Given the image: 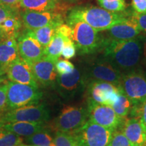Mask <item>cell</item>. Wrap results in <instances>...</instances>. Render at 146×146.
Here are the masks:
<instances>
[{
	"instance_id": "29",
	"label": "cell",
	"mask_w": 146,
	"mask_h": 146,
	"mask_svg": "<svg viewBox=\"0 0 146 146\" xmlns=\"http://www.w3.org/2000/svg\"><path fill=\"white\" fill-rule=\"evenodd\" d=\"M54 143L56 146H78L72 133L58 131L54 135Z\"/></svg>"
},
{
	"instance_id": "16",
	"label": "cell",
	"mask_w": 146,
	"mask_h": 146,
	"mask_svg": "<svg viewBox=\"0 0 146 146\" xmlns=\"http://www.w3.org/2000/svg\"><path fill=\"white\" fill-rule=\"evenodd\" d=\"M5 74L11 82L39 88V84L35 78L31 66L21 57L9 66Z\"/></svg>"
},
{
	"instance_id": "34",
	"label": "cell",
	"mask_w": 146,
	"mask_h": 146,
	"mask_svg": "<svg viewBox=\"0 0 146 146\" xmlns=\"http://www.w3.org/2000/svg\"><path fill=\"white\" fill-rule=\"evenodd\" d=\"M7 82L0 85V115L7 110Z\"/></svg>"
},
{
	"instance_id": "14",
	"label": "cell",
	"mask_w": 146,
	"mask_h": 146,
	"mask_svg": "<svg viewBox=\"0 0 146 146\" xmlns=\"http://www.w3.org/2000/svg\"><path fill=\"white\" fill-rule=\"evenodd\" d=\"M56 62H57L44 56L31 66L35 78L39 85L45 88L52 87L54 89L58 76L56 69Z\"/></svg>"
},
{
	"instance_id": "35",
	"label": "cell",
	"mask_w": 146,
	"mask_h": 146,
	"mask_svg": "<svg viewBox=\"0 0 146 146\" xmlns=\"http://www.w3.org/2000/svg\"><path fill=\"white\" fill-rule=\"evenodd\" d=\"M132 16L138 24L141 31L146 34V14H138L135 11H132Z\"/></svg>"
},
{
	"instance_id": "9",
	"label": "cell",
	"mask_w": 146,
	"mask_h": 146,
	"mask_svg": "<svg viewBox=\"0 0 146 146\" xmlns=\"http://www.w3.org/2000/svg\"><path fill=\"white\" fill-rule=\"evenodd\" d=\"M87 85L83 66L80 65L70 74L63 76L58 74L54 89L63 99L71 100L83 93Z\"/></svg>"
},
{
	"instance_id": "17",
	"label": "cell",
	"mask_w": 146,
	"mask_h": 146,
	"mask_svg": "<svg viewBox=\"0 0 146 146\" xmlns=\"http://www.w3.org/2000/svg\"><path fill=\"white\" fill-rule=\"evenodd\" d=\"M141 29L132 16L131 12L130 17L127 21L113 26L105 31L104 35L108 39L123 41L133 39L141 34Z\"/></svg>"
},
{
	"instance_id": "31",
	"label": "cell",
	"mask_w": 146,
	"mask_h": 146,
	"mask_svg": "<svg viewBox=\"0 0 146 146\" xmlns=\"http://www.w3.org/2000/svg\"><path fill=\"white\" fill-rule=\"evenodd\" d=\"M74 64L67 60H58L56 63V69L58 75H67L74 71Z\"/></svg>"
},
{
	"instance_id": "13",
	"label": "cell",
	"mask_w": 146,
	"mask_h": 146,
	"mask_svg": "<svg viewBox=\"0 0 146 146\" xmlns=\"http://www.w3.org/2000/svg\"><path fill=\"white\" fill-rule=\"evenodd\" d=\"M21 16L25 29H36L50 25H60L64 24V17L58 11L35 12L24 10L21 12Z\"/></svg>"
},
{
	"instance_id": "43",
	"label": "cell",
	"mask_w": 146,
	"mask_h": 146,
	"mask_svg": "<svg viewBox=\"0 0 146 146\" xmlns=\"http://www.w3.org/2000/svg\"><path fill=\"white\" fill-rule=\"evenodd\" d=\"M60 1V0H59ZM62 1H68V2H74V1H76V0H62Z\"/></svg>"
},
{
	"instance_id": "36",
	"label": "cell",
	"mask_w": 146,
	"mask_h": 146,
	"mask_svg": "<svg viewBox=\"0 0 146 146\" xmlns=\"http://www.w3.org/2000/svg\"><path fill=\"white\" fill-rule=\"evenodd\" d=\"M133 11L138 14H146V0H132Z\"/></svg>"
},
{
	"instance_id": "10",
	"label": "cell",
	"mask_w": 146,
	"mask_h": 146,
	"mask_svg": "<svg viewBox=\"0 0 146 146\" xmlns=\"http://www.w3.org/2000/svg\"><path fill=\"white\" fill-rule=\"evenodd\" d=\"M88 119L87 107L67 106L55 118L54 125L58 131L72 133L82 127Z\"/></svg>"
},
{
	"instance_id": "26",
	"label": "cell",
	"mask_w": 146,
	"mask_h": 146,
	"mask_svg": "<svg viewBox=\"0 0 146 146\" xmlns=\"http://www.w3.org/2000/svg\"><path fill=\"white\" fill-rule=\"evenodd\" d=\"M112 108L120 117L126 118L131 114L133 105L122 91L118 96L116 102L112 106Z\"/></svg>"
},
{
	"instance_id": "2",
	"label": "cell",
	"mask_w": 146,
	"mask_h": 146,
	"mask_svg": "<svg viewBox=\"0 0 146 146\" xmlns=\"http://www.w3.org/2000/svg\"><path fill=\"white\" fill-rule=\"evenodd\" d=\"M132 11L112 12L92 5H79L71 8L66 22L80 21L88 24L98 31H105L111 27L127 21Z\"/></svg>"
},
{
	"instance_id": "39",
	"label": "cell",
	"mask_w": 146,
	"mask_h": 146,
	"mask_svg": "<svg viewBox=\"0 0 146 146\" xmlns=\"http://www.w3.org/2000/svg\"><path fill=\"white\" fill-rule=\"evenodd\" d=\"M21 0H0V4L14 7V8H21L20 6Z\"/></svg>"
},
{
	"instance_id": "44",
	"label": "cell",
	"mask_w": 146,
	"mask_h": 146,
	"mask_svg": "<svg viewBox=\"0 0 146 146\" xmlns=\"http://www.w3.org/2000/svg\"><path fill=\"white\" fill-rule=\"evenodd\" d=\"M3 125H4V124H3V123H2V122H1V120H0V130H1V129H3Z\"/></svg>"
},
{
	"instance_id": "3",
	"label": "cell",
	"mask_w": 146,
	"mask_h": 146,
	"mask_svg": "<svg viewBox=\"0 0 146 146\" xmlns=\"http://www.w3.org/2000/svg\"><path fill=\"white\" fill-rule=\"evenodd\" d=\"M66 24L72 30V40L78 55L87 56L101 52L104 40L103 33L83 21H66Z\"/></svg>"
},
{
	"instance_id": "24",
	"label": "cell",
	"mask_w": 146,
	"mask_h": 146,
	"mask_svg": "<svg viewBox=\"0 0 146 146\" xmlns=\"http://www.w3.org/2000/svg\"><path fill=\"white\" fill-rule=\"evenodd\" d=\"M23 24L21 14L12 16L3 21L0 27L5 33L6 37H14L17 39L21 33Z\"/></svg>"
},
{
	"instance_id": "27",
	"label": "cell",
	"mask_w": 146,
	"mask_h": 146,
	"mask_svg": "<svg viewBox=\"0 0 146 146\" xmlns=\"http://www.w3.org/2000/svg\"><path fill=\"white\" fill-rule=\"evenodd\" d=\"M102 8L112 12H123L127 10L126 0H96Z\"/></svg>"
},
{
	"instance_id": "21",
	"label": "cell",
	"mask_w": 146,
	"mask_h": 146,
	"mask_svg": "<svg viewBox=\"0 0 146 146\" xmlns=\"http://www.w3.org/2000/svg\"><path fill=\"white\" fill-rule=\"evenodd\" d=\"M58 27L59 26L53 25L36 29H24L22 32L37 40L41 46L45 49L52 41Z\"/></svg>"
},
{
	"instance_id": "37",
	"label": "cell",
	"mask_w": 146,
	"mask_h": 146,
	"mask_svg": "<svg viewBox=\"0 0 146 146\" xmlns=\"http://www.w3.org/2000/svg\"><path fill=\"white\" fill-rule=\"evenodd\" d=\"M56 32L59 33L66 38L72 39V30L71 27L67 24H62L56 29Z\"/></svg>"
},
{
	"instance_id": "1",
	"label": "cell",
	"mask_w": 146,
	"mask_h": 146,
	"mask_svg": "<svg viewBox=\"0 0 146 146\" xmlns=\"http://www.w3.org/2000/svg\"><path fill=\"white\" fill-rule=\"evenodd\" d=\"M144 36L140 34L133 39L118 41L104 36L100 53L123 74L131 72L142 67Z\"/></svg>"
},
{
	"instance_id": "19",
	"label": "cell",
	"mask_w": 146,
	"mask_h": 146,
	"mask_svg": "<svg viewBox=\"0 0 146 146\" xmlns=\"http://www.w3.org/2000/svg\"><path fill=\"white\" fill-rule=\"evenodd\" d=\"M20 58L17 39L14 37H6L0 42V69L6 72L11 64Z\"/></svg>"
},
{
	"instance_id": "40",
	"label": "cell",
	"mask_w": 146,
	"mask_h": 146,
	"mask_svg": "<svg viewBox=\"0 0 146 146\" xmlns=\"http://www.w3.org/2000/svg\"><path fill=\"white\" fill-rule=\"evenodd\" d=\"M145 66L146 70V35H145L143 39V60H142V66Z\"/></svg>"
},
{
	"instance_id": "8",
	"label": "cell",
	"mask_w": 146,
	"mask_h": 146,
	"mask_svg": "<svg viewBox=\"0 0 146 146\" xmlns=\"http://www.w3.org/2000/svg\"><path fill=\"white\" fill-rule=\"evenodd\" d=\"M50 118V110L44 104L26 106L9 110L0 115V120L3 124L16 122L46 123Z\"/></svg>"
},
{
	"instance_id": "4",
	"label": "cell",
	"mask_w": 146,
	"mask_h": 146,
	"mask_svg": "<svg viewBox=\"0 0 146 146\" xmlns=\"http://www.w3.org/2000/svg\"><path fill=\"white\" fill-rule=\"evenodd\" d=\"M120 87L133 105L131 116L136 117L146 102V70L142 66L123 74Z\"/></svg>"
},
{
	"instance_id": "41",
	"label": "cell",
	"mask_w": 146,
	"mask_h": 146,
	"mask_svg": "<svg viewBox=\"0 0 146 146\" xmlns=\"http://www.w3.org/2000/svg\"><path fill=\"white\" fill-rule=\"evenodd\" d=\"M7 78H8V77H7L5 72H4L3 71H2L0 69V85L5 83Z\"/></svg>"
},
{
	"instance_id": "11",
	"label": "cell",
	"mask_w": 146,
	"mask_h": 146,
	"mask_svg": "<svg viewBox=\"0 0 146 146\" xmlns=\"http://www.w3.org/2000/svg\"><path fill=\"white\" fill-rule=\"evenodd\" d=\"M121 91L120 87L114 84L102 81L90 82L85 89L87 102L112 106Z\"/></svg>"
},
{
	"instance_id": "7",
	"label": "cell",
	"mask_w": 146,
	"mask_h": 146,
	"mask_svg": "<svg viewBox=\"0 0 146 146\" xmlns=\"http://www.w3.org/2000/svg\"><path fill=\"white\" fill-rule=\"evenodd\" d=\"M114 131L88 120L72 134L78 146H108Z\"/></svg>"
},
{
	"instance_id": "33",
	"label": "cell",
	"mask_w": 146,
	"mask_h": 146,
	"mask_svg": "<svg viewBox=\"0 0 146 146\" xmlns=\"http://www.w3.org/2000/svg\"><path fill=\"white\" fill-rule=\"evenodd\" d=\"M76 48L73 40L70 38H66L62 52V56L65 59L70 60L74 58L76 56Z\"/></svg>"
},
{
	"instance_id": "23",
	"label": "cell",
	"mask_w": 146,
	"mask_h": 146,
	"mask_svg": "<svg viewBox=\"0 0 146 146\" xmlns=\"http://www.w3.org/2000/svg\"><path fill=\"white\" fill-rule=\"evenodd\" d=\"M65 39L66 37L56 31L52 41L44 49V56L57 62L62 55Z\"/></svg>"
},
{
	"instance_id": "30",
	"label": "cell",
	"mask_w": 146,
	"mask_h": 146,
	"mask_svg": "<svg viewBox=\"0 0 146 146\" xmlns=\"http://www.w3.org/2000/svg\"><path fill=\"white\" fill-rule=\"evenodd\" d=\"M108 146H133L127 137L120 130L114 131Z\"/></svg>"
},
{
	"instance_id": "28",
	"label": "cell",
	"mask_w": 146,
	"mask_h": 146,
	"mask_svg": "<svg viewBox=\"0 0 146 146\" xmlns=\"http://www.w3.org/2000/svg\"><path fill=\"white\" fill-rule=\"evenodd\" d=\"M23 141V139L15 133L3 129L0 130V146H17Z\"/></svg>"
},
{
	"instance_id": "38",
	"label": "cell",
	"mask_w": 146,
	"mask_h": 146,
	"mask_svg": "<svg viewBox=\"0 0 146 146\" xmlns=\"http://www.w3.org/2000/svg\"><path fill=\"white\" fill-rule=\"evenodd\" d=\"M136 117H138L141 120L142 125L146 131V102L142 105L141 108L139 110Z\"/></svg>"
},
{
	"instance_id": "32",
	"label": "cell",
	"mask_w": 146,
	"mask_h": 146,
	"mask_svg": "<svg viewBox=\"0 0 146 146\" xmlns=\"http://www.w3.org/2000/svg\"><path fill=\"white\" fill-rule=\"evenodd\" d=\"M21 8L0 4V25L12 16L21 14Z\"/></svg>"
},
{
	"instance_id": "46",
	"label": "cell",
	"mask_w": 146,
	"mask_h": 146,
	"mask_svg": "<svg viewBox=\"0 0 146 146\" xmlns=\"http://www.w3.org/2000/svg\"><path fill=\"white\" fill-rule=\"evenodd\" d=\"M50 146H56V145H55V144H54V143L52 144V145H50Z\"/></svg>"
},
{
	"instance_id": "15",
	"label": "cell",
	"mask_w": 146,
	"mask_h": 146,
	"mask_svg": "<svg viewBox=\"0 0 146 146\" xmlns=\"http://www.w3.org/2000/svg\"><path fill=\"white\" fill-rule=\"evenodd\" d=\"M17 43L20 57L30 66L44 56V48L39 41L22 31L17 38Z\"/></svg>"
},
{
	"instance_id": "5",
	"label": "cell",
	"mask_w": 146,
	"mask_h": 146,
	"mask_svg": "<svg viewBox=\"0 0 146 146\" xmlns=\"http://www.w3.org/2000/svg\"><path fill=\"white\" fill-rule=\"evenodd\" d=\"M82 66L87 84L92 81H102L120 86L123 74L102 54L89 58Z\"/></svg>"
},
{
	"instance_id": "45",
	"label": "cell",
	"mask_w": 146,
	"mask_h": 146,
	"mask_svg": "<svg viewBox=\"0 0 146 146\" xmlns=\"http://www.w3.org/2000/svg\"><path fill=\"white\" fill-rule=\"evenodd\" d=\"M20 146H34V145H27V144H24V143H21V144H20L19 145Z\"/></svg>"
},
{
	"instance_id": "20",
	"label": "cell",
	"mask_w": 146,
	"mask_h": 146,
	"mask_svg": "<svg viewBox=\"0 0 146 146\" xmlns=\"http://www.w3.org/2000/svg\"><path fill=\"white\" fill-rule=\"evenodd\" d=\"M3 129L12 132L21 137H30L36 133L47 129L44 123H33V122H16L9 123L3 125Z\"/></svg>"
},
{
	"instance_id": "47",
	"label": "cell",
	"mask_w": 146,
	"mask_h": 146,
	"mask_svg": "<svg viewBox=\"0 0 146 146\" xmlns=\"http://www.w3.org/2000/svg\"><path fill=\"white\" fill-rule=\"evenodd\" d=\"M17 146H20V145H17Z\"/></svg>"
},
{
	"instance_id": "25",
	"label": "cell",
	"mask_w": 146,
	"mask_h": 146,
	"mask_svg": "<svg viewBox=\"0 0 146 146\" xmlns=\"http://www.w3.org/2000/svg\"><path fill=\"white\" fill-rule=\"evenodd\" d=\"M29 145L34 146H50L54 143V136L47 129L36 133L25 139Z\"/></svg>"
},
{
	"instance_id": "12",
	"label": "cell",
	"mask_w": 146,
	"mask_h": 146,
	"mask_svg": "<svg viewBox=\"0 0 146 146\" xmlns=\"http://www.w3.org/2000/svg\"><path fill=\"white\" fill-rule=\"evenodd\" d=\"M89 119L102 127L112 130H119L126 118L120 117L112 106L87 102Z\"/></svg>"
},
{
	"instance_id": "42",
	"label": "cell",
	"mask_w": 146,
	"mask_h": 146,
	"mask_svg": "<svg viewBox=\"0 0 146 146\" xmlns=\"http://www.w3.org/2000/svg\"><path fill=\"white\" fill-rule=\"evenodd\" d=\"M6 38V35H5V33L3 32L2 29L0 27V42L2 41L3 40H4Z\"/></svg>"
},
{
	"instance_id": "6",
	"label": "cell",
	"mask_w": 146,
	"mask_h": 146,
	"mask_svg": "<svg viewBox=\"0 0 146 146\" xmlns=\"http://www.w3.org/2000/svg\"><path fill=\"white\" fill-rule=\"evenodd\" d=\"M7 110L38 104L43 94L39 88L24 84L7 82Z\"/></svg>"
},
{
	"instance_id": "18",
	"label": "cell",
	"mask_w": 146,
	"mask_h": 146,
	"mask_svg": "<svg viewBox=\"0 0 146 146\" xmlns=\"http://www.w3.org/2000/svg\"><path fill=\"white\" fill-rule=\"evenodd\" d=\"M133 146H146V131L138 117L126 118L119 129Z\"/></svg>"
},
{
	"instance_id": "22",
	"label": "cell",
	"mask_w": 146,
	"mask_h": 146,
	"mask_svg": "<svg viewBox=\"0 0 146 146\" xmlns=\"http://www.w3.org/2000/svg\"><path fill=\"white\" fill-rule=\"evenodd\" d=\"M59 0H21L20 6L24 10L35 12L58 11Z\"/></svg>"
}]
</instances>
